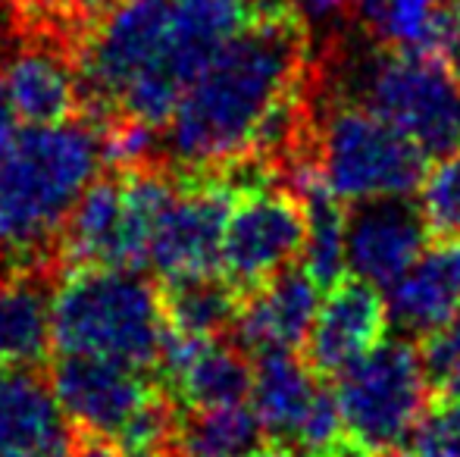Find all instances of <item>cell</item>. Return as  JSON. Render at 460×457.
I'll use <instances>...</instances> for the list:
<instances>
[{
    "instance_id": "obj_3",
    "label": "cell",
    "mask_w": 460,
    "mask_h": 457,
    "mask_svg": "<svg viewBox=\"0 0 460 457\" xmlns=\"http://www.w3.org/2000/svg\"><path fill=\"white\" fill-rule=\"evenodd\" d=\"M107 122L88 113L16 128L0 157V267L57 263L75 201L110 163Z\"/></svg>"
},
{
    "instance_id": "obj_2",
    "label": "cell",
    "mask_w": 460,
    "mask_h": 457,
    "mask_svg": "<svg viewBox=\"0 0 460 457\" xmlns=\"http://www.w3.org/2000/svg\"><path fill=\"white\" fill-rule=\"evenodd\" d=\"M310 31L297 13L288 0H263L182 94L157 157L176 176H210L248 157L261 126L310 79Z\"/></svg>"
},
{
    "instance_id": "obj_24",
    "label": "cell",
    "mask_w": 460,
    "mask_h": 457,
    "mask_svg": "<svg viewBox=\"0 0 460 457\" xmlns=\"http://www.w3.org/2000/svg\"><path fill=\"white\" fill-rule=\"evenodd\" d=\"M457 6L460 0H376L364 22L385 48L438 54V41Z\"/></svg>"
},
{
    "instance_id": "obj_5",
    "label": "cell",
    "mask_w": 460,
    "mask_h": 457,
    "mask_svg": "<svg viewBox=\"0 0 460 457\" xmlns=\"http://www.w3.org/2000/svg\"><path fill=\"white\" fill-rule=\"evenodd\" d=\"M329 66L339 69V98L358 101L392 122L429 160L455 157L460 151V88L438 54L382 44L379 50L341 63L332 60Z\"/></svg>"
},
{
    "instance_id": "obj_13",
    "label": "cell",
    "mask_w": 460,
    "mask_h": 457,
    "mask_svg": "<svg viewBox=\"0 0 460 457\" xmlns=\"http://www.w3.org/2000/svg\"><path fill=\"white\" fill-rule=\"evenodd\" d=\"M0 79L13 113L25 126H48L79 110L82 94L73 48L48 31H25L22 48L6 60Z\"/></svg>"
},
{
    "instance_id": "obj_9",
    "label": "cell",
    "mask_w": 460,
    "mask_h": 457,
    "mask_svg": "<svg viewBox=\"0 0 460 457\" xmlns=\"http://www.w3.org/2000/svg\"><path fill=\"white\" fill-rule=\"evenodd\" d=\"M179 189L154 226L147 263L160 282L188 279L219 269L226 216L235 191L223 176H176Z\"/></svg>"
},
{
    "instance_id": "obj_10",
    "label": "cell",
    "mask_w": 460,
    "mask_h": 457,
    "mask_svg": "<svg viewBox=\"0 0 460 457\" xmlns=\"http://www.w3.org/2000/svg\"><path fill=\"white\" fill-rule=\"evenodd\" d=\"M50 389L66 420L92 439L119 442L128 423L164 385L147 373L88 354H60Z\"/></svg>"
},
{
    "instance_id": "obj_20",
    "label": "cell",
    "mask_w": 460,
    "mask_h": 457,
    "mask_svg": "<svg viewBox=\"0 0 460 457\" xmlns=\"http://www.w3.org/2000/svg\"><path fill=\"white\" fill-rule=\"evenodd\" d=\"M254 364L238 345H226L217 338H204L185 366L176 373L166 391L179 401V408H226L244 404L251 398Z\"/></svg>"
},
{
    "instance_id": "obj_21",
    "label": "cell",
    "mask_w": 460,
    "mask_h": 457,
    "mask_svg": "<svg viewBox=\"0 0 460 457\" xmlns=\"http://www.w3.org/2000/svg\"><path fill=\"white\" fill-rule=\"evenodd\" d=\"M291 195L301 198L304 207V248L301 269L320 288H332L345 276V201L323 185L320 172L310 170L291 182Z\"/></svg>"
},
{
    "instance_id": "obj_33",
    "label": "cell",
    "mask_w": 460,
    "mask_h": 457,
    "mask_svg": "<svg viewBox=\"0 0 460 457\" xmlns=\"http://www.w3.org/2000/svg\"><path fill=\"white\" fill-rule=\"evenodd\" d=\"M373 6H376V0H354V10L360 13V19H364L367 13L373 10Z\"/></svg>"
},
{
    "instance_id": "obj_15",
    "label": "cell",
    "mask_w": 460,
    "mask_h": 457,
    "mask_svg": "<svg viewBox=\"0 0 460 457\" xmlns=\"http://www.w3.org/2000/svg\"><path fill=\"white\" fill-rule=\"evenodd\" d=\"M320 286L301 267L279 269L273 279L242 298L229 336L248 357L267 347H301L316 317Z\"/></svg>"
},
{
    "instance_id": "obj_26",
    "label": "cell",
    "mask_w": 460,
    "mask_h": 457,
    "mask_svg": "<svg viewBox=\"0 0 460 457\" xmlns=\"http://www.w3.org/2000/svg\"><path fill=\"white\" fill-rule=\"evenodd\" d=\"M413 457H460V398L438 395L411 429Z\"/></svg>"
},
{
    "instance_id": "obj_14",
    "label": "cell",
    "mask_w": 460,
    "mask_h": 457,
    "mask_svg": "<svg viewBox=\"0 0 460 457\" xmlns=\"http://www.w3.org/2000/svg\"><path fill=\"white\" fill-rule=\"evenodd\" d=\"M75 435L50 379L35 366L0 373V457H73Z\"/></svg>"
},
{
    "instance_id": "obj_23",
    "label": "cell",
    "mask_w": 460,
    "mask_h": 457,
    "mask_svg": "<svg viewBox=\"0 0 460 457\" xmlns=\"http://www.w3.org/2000/svg\"><path fill=\"white\" fill-rule=\"evenodd\" d=\"M263 426L254 408L226 404V408H191L179 417L176 448L200 457H238L263 442Z\"/></svg>"
},
{
    "instance_id": "obj_22",
    "label": "cell",
    "mask_w": 460,
    "mask_h": 457,
    "mask_svg": "<svg viewBox=\"0 0 460 457\" xmlns=\"http://www.w3.org/2000/svg\"><path fill=\"white\" fill-rule=\"evenodd\" d=\"M160 304L166 326L172 330L200 338H223L235 326L242 294L219 273H204L160 282Z\"/></svg>"
},
{
    "instance_id": "obj_31",
    "label": "cell",
    "mask_w": 460,
    "mask_h": 457,
    "mask_svg": "<svg viewBox=\"0 0 460 457\" xmlns=\"http://www.w3.org/2000/svg\"><path fill=\"white\" fill-rule=\"evenodd\" d=\"M13 135H16V113H13V104H10V98H6L4 79H0V157H4V151L10 147Z\"/></svg>"
},
{
    "instance_id": "obj_4",
    "label": "cell",
    "mask_w": 460,
    "mask_h": 457,
    "mask_svg": "<svg viewBox=\"0 0 460 457\" xmlns=\"http://www.w3.org/2000/svg\"><path fill=\"white\" fill-rule=\"evenodd\" d=\"M166 320L160 288L141 269L79 267L63 279L50 304V345L57 354H88L157 370Z\"/></svg>"
},
{
    "instance_id": "obj_16",
    "label": "cell",
    "mask_w": 460,
    "mask_h": 457,
    "mask_svg": "<svg viewBox=\"0 0 460 457\" xmlns=\"http://www.w3.org/2000/svg\"><path fill=\"white\" fill-rule=\"evenodd\" d=\"M388 323L401 338H423L460 311V242H436L385 288Z\"/></svg>"
},
{
    "instance_id": "obj_28",
    "label": "cell",
    "mask_w": 460,
    "mask_h": 457,
    "mask_svg": "<svg viewBox=\"0 0 460 457\" xmlns=\"http://www.w3.org/2000/svg\"><path fill=\"white\" fill-rule=\"evenodd\" d=\"M307 31H335L354 10V0H291Z\"/></svg>"
},
{
    "instance_id": "obj_17",
    "label": "cell",
    "mask_w": 460,
    "mask_h": 457,
    "mask_svg": "<svg viewBox=\"0 0 460 457\" xmlns=\"http://www.w3.org/2000/svg\"><path fill=\"white\" fill-rule=\"evenodd\" d=\"M60 257L79 267H126V198L122 170H103L82 191L60 235ZM128 269V267H126Z\"/></svg>"
},
{
    "instance_id": "obj_12",
    "label": "cell",
    "mask_w": 460,
    "mask_h": 457,
    "mask_svg": "<svg viewBox=\"0 0 460 457\" xmlns=\"http://www.w3.org/2000/svg\"><path fill=\"white\" fill-rule=\"evenodd\" d=\"M385 330L388 307L382 288L360 276H341L310 323L301 357L320 379H335L345 366L373 351L385 338Z\"/></svg>"
},
{
    "instance_id": "obj_8",
    "label": "cell",
    "mask_w": 460,
    "mask_h": 457,
    "mask_svg": "<svg viewBox=\"0 0 460 457\" xmlns=\"http://www.w3.org/2000/svg\"><path fill=\"white\" fill-rule=\"evenodd\" d=\"M304 229L301 198L288 189L238 191L226 216L217 273L244 298L301 257Z\"/></svg>"
},
{
    "instance_id": "obj_29",
    "label": "cell",
    "mask_w": 460,
    "mask_h": 457,
    "mask_svg": "<svg viewBox=\"0 0 460 457\" xmlns=\"http://www.w3.org/2000/svg\"><path fill=\"white\" fill-rule=\"evenodd\" d=\"M438 57H442V63L448 66L451 79H455L457 88H460V6L455 10V16H451L442 41H438Z\"/></svg>"
},
{
    "instance_id": "obj_32",
    "label": "cell",
    "mask_w": 460,
    "mask_h": 457,
    "mask_svg": "<svg viewBox=\"0 0 460 457\" xmlns=\"http://www.w3.org/2000/svg\"><path fill=\"white\" fill-rule=\"evenodd\" d=\"M238 457H301V454H297L291 445H285V442H270V445H257Z\"/></svg>"
},
{
    "instance_id": "obj_1",
    "label": "cell",
    "mask_w": 460,
    "mask_h": 457,
    "mask_svg": "<svg viewBox=\"0 0 460 457\" xmlns=\"http://www.w3.org/2000/svg\"><path fill=\"white\" fill-rule=\"evenodd\" d=\"M263 0H110L75 38L79 94L101 119L164 128Z\"/></svg>"
},
{
    "instance_id": "obj_34",
    "label": "cell",
    "mask_w": 460,
    "mask_h": 457,
    "mask_svg": "<svg viewBox=\"0 0 460 457\" xmlns=\"http://www.w3.org/2000/svg\"><path fill=\"white\" fill-rule=\"evenodd\" d=\"M442 395H445V398H460V376L448 385V389L442 391Z\"/></svg>"
},
{
    "instance_id": "obj_19",
    "label": "cell",
    "mask_w": 460,
    "mask_h": 457,
    "mask_svg": "<svg viewBox=\"0 0 460 457\" xmlns=\"http://www.w3.org/2000/svg\"><path fill=\"white\" fill-rule=\"evenodd\" d=\"M48 269L0 273V364L38 366L50 351V282Z\"/></svg>"
},
{
    "instance_id": "obj_25",
    "label": "cell",
    "mask_w": 460,
    "mask_h": 457,
    "mask_svg": "<svg viewBox=\"0 0 460 457\" xmlns=\"http://www.w3.org/2000/svg\"><path fill=\"white\" fill-rule=\"evenodd\" d=\"M420 214L432 242H460V157L436 160L420 182Z\"/></svg>"
},
{
    "instance_id": "obj_7",
    "label": "cell",
    "mask_w": 460,
    "mask_h": 457,
    "mask_svg": "<svg viewBox=\"0 0 460 457\" xmlns=\"http://www.w3.org/2000/svg\"><path fill=\"white\" fill-rule=\"evenodd\" d=\"M345 429L369 452H388L407 442L413 423L429 408L420 351L407 338H382L335 376Z\"/></svg>"
},
{
    "instance_id": "obj_18",
    "label": "cell",
    "mask_w": 460,
    "mask_h": 457,
    "mask_svg": "<svg viewBox=\"0 0 460 457\" xmlns=\"http://www.w3.org/2000/svg\"><path fill=\"white\" fill-rule=\"evenodd\" d=\"M254 382H251V408L261 420L263 433L273 442L288 445L301 426L304 414L314 404L323 379L297 357L295 347H267L251 357Z\"/></svg>"
},
{
    "instance_id": "obj_35",
    "label": "cell",
    "mask_w": 460,
    "mask_h": 457,
    "mask_svg": "<svg viewBox=\"0 0 460 457\" xmlns=\"http://www.w3.org/2000/svg\"><path fill=\"white\" fill-rule=\"evenodd\" d=\"M166 457H200V454H194V452H185V448H172Z\"/></svg>"
},
{
    "instance_id": "obj_6",
    "label": "cell",
    "mask_w": 460,
    "mask_h": 457,
    "mask_svg": "<svg viewBox=\"0 0 460 457\" xmlns=\"http://www.w3.org/2000/svg\"><path fill=\"white\" fill-rule=\"evenodd\" d=\"M316 92L326 101L316 104L314 94V166L339 201L358 204L420 189L429 157L404 132L358 101Z\"/></svg>"
},
{
    "instance_id": "obj_11",
    "label": "cell",
    "mask_w": 460,
    "mask_h": 457,
    "mask_svg": "<svg viewBox=\"0 0 460 457\" xmlns=\"http://www.w3.org/2000/svg\"><path fill=\"white\" fill-rule=\"evenodd\" d=\"M429 232L411 195L369 198L345 210V263L354 276L388 288L420 254Z\"/></svg>"
},
{
    "instance_id": "obj_27",
    "label": "cell",
    "mask_w": 460,
    "mask_h": 457,
    "mask_svg": "<svg viewBox=\"0 0 460 457\" xmlns=\"http://www.w3.org/2000/svg\"><path fill=\"white\" fill-rule=\"evenodd\" d=\"M420 364H423L426 382L432 391L442 395L460 376V311L451 313L445 323L429 330L420 338Z\"/></svg>"
},
{
    "instance_id": "obj_30",
    "label": "cell",
    "mask_w": 460,
    "mask_h": 457,
    "mask_svg": "<svg viewBox=\"0 0 460 457\" xmlns=\"http://www.w3.org/2000/svg\"><path fill=\"white\" fill-rule=\"evenodd\" d=\"M73 457H138V454H128L126 448H119L116 442L92 439V435H85V442H75Z\"/></svg>"
}]
</instances>
